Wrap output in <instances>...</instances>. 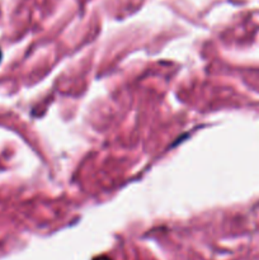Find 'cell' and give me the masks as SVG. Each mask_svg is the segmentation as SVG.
<instances>
[{
    "mask_svg": "<svg viewBox=\"0 0 259 260\" xmlns=\"http://www.w3.org/2000/svg\"><path fill=\"white\" fill-rule=\"evenodd\" d=\"M0 60H2V51H0Z\"/></svg>",
    "mask_w": 259,
    "mask_h": 260,
    "instance_id": "obj_2",
    "label": "cell"
},
{
    "mask_svg": "<svg viewBox=\"0 0 259 260\" xmlns=\"http://www.w3.org/2000/svg\"><path fill=\"white\" fill-rule=\"evenodd\" d=\"M94 260H112V259H109L108 256H106V255H103V256H98V258H95Z\"/></svg>",
    "mask_w": 259,
    "mask_h": 260,
    "instance_id": "obj_1",
    "label": "cell"
}]
</instances>
